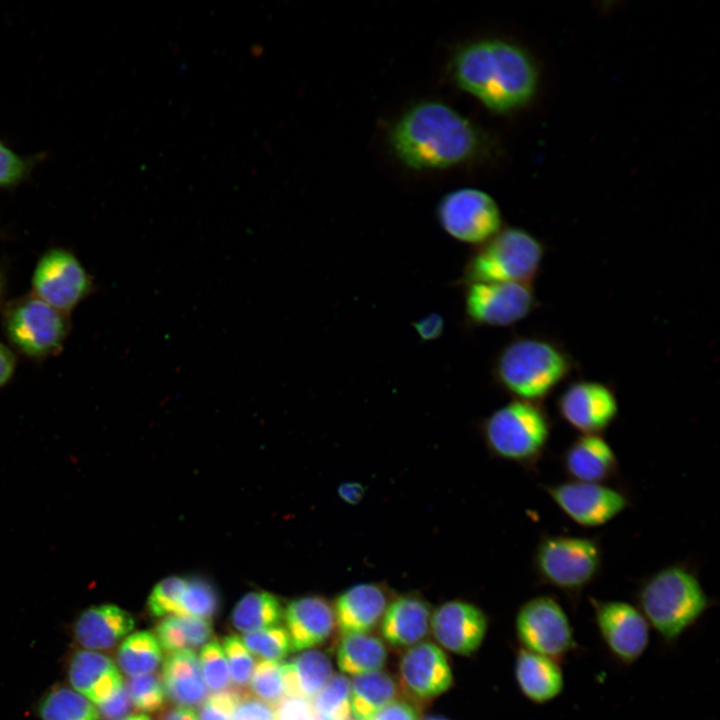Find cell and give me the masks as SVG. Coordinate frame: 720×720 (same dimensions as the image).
<instances>
[{
    "mask_svg": "<svg viewBox=\"0 0 720 720\" xmlns=\"http://www.w3.org/2000/svg\"><path fill=\"white\" fill-rule=\"evenodd\" d=\"M459 86L495 112H507L534 95L538 72L532 58L519 46L500 39L465 44L453 58Z\"/></svg>",
    "mask_w": 720,
    "mask_h": 720,
    "instance_id": "cell-1",
    "label": "cell"
},
{
    "mask_svg": "<svg viewBox=\"0 0 720 720\" xmlns=\"http://www.w3.org/2000/svg\"><path fill=\"white\" fill-rule=\"evenodd\" d=\"M390 144L406 166L442 169L474 157L481 137L476 127L452 107L426 101L411 107L395 123Z\"/></svg>",
    "mask_w": 720,
    "mask_h": 720,
    "instance_id": "cell-2",
    "label": "cell"
},
{
    "mask_svg": "<svg viewBox=\"0 0 720 720\" xmlns=\"http://www.w3.org/2000/svg\"><path fill=\"white\" fill-rule=\"evenodd\" d=\"M635 601L665 647L674 646L712 606L698 576L680 564L663 567L642 580Z\"/></svg>",
    "mask_w": 720,
    "mask_h": 720,
    "instance_id": "cell-3",
    "label": "cell"
},
{
    "mask_svg": "<svg viewBox=\"0 0 720 720\" xmlns=\"http://www.w3.org/2000/svg\"><path fill=\"white\" fill-rule=\"evenodd\" d=\"M573 369V359L558 343L518 336L498 351L491 372L496 384L515 399L540 403Z\"/></svg>",
    "mask_w": 720,
    "mask_h": 720,
    "instance_id": "cell-4",
    "label": "cell"
},
{
    "mask_svg": "<svg viewBox=\"0 0 720 720\" xmlns=\"http://www.w3.org/2000/svg\"><path fill=\"white\" fill-rule=\"evenodd\" d=\"M545 247L530 232L519 227L501 228L475 246L466 259L456 285L474 282L532 284L541 270Z\"/></svg>",
    "mask_w": 720,
    "mask_h": 720,
    "instance_id": "cell-5",
    "label": "cell"
},
{
    "mask_svg": "<svg viewBox=\"0 0 720 720\" xmlns=\"http://www.w3.org/2000/svg\"><path fill=\"white\" fill-rule=\"evenodd\" d=\"M602 563V549L595 539L570 535L542 537L533 557L538 580L574 604L598 577Z\"/></svg>",
    "mask_w": 720,
    "mask_h": 720,
    "instance_id": "cell-6",
    "label": "cell"
},
{
    "mask_svg": "<svg viewBox=\"0 0 720 720\" xmlns=\"http://www.w3.org/2000/svg\"><path fill=\"white\" fill-rule=\"evenodd\" d=\"M483 432L496 456L531 466L547 447L551 422L539 402L514 399L488 416Z\"/></svg>",
    "mask_w": 720,
    "mask_h": 720,
    "instance_id": "cell-7",
    "label": "cell"
},
{
    "mask_svg": "<svg viewBox=\"0 0 720 720\" xmlns=\"http://www.w3.org/2000/svg\"><path fill=\"white\" fill-rule=\"evenodd\" d=\"M3 328L17 351L32 359H44L62 349L71 324L68 314L31 294L6 306Z\"/></svg>",
    "mask_w": 720,
    "mask_h": 720,
    "instance_id": "cell-8",
    "label": "cell"
},
{
    "mask_svg": "<svg viewBox=\"0 0 720 720\" xmlns=\"http://www.w3.org/2000/svg\"><path fill=\"white\" fill-rule=\"evenodd\" d=\"M515 632L521 648L560 663L580 649L565 609L550 595H537L519 607Z\"/></svg>",
    "mask_w": 720,
    "mask_h": 720,
    "instance_id": "cell-9",
    "label": "cell"
},
{
    "mask_svg": "<svg viewBox=\"0 0 720 720\" xmlns=\"http://www.w3.org/2000/svg\"><path fill=\"white\" fill-rule=\"evenodd\" d=\"M462 287L465 317L471 326H510L526 318L537 306L532 284L474 282Z\"/></svg>",
    "mask_w": 720,
    "mask_h": 720,
    "instance_id": "cell-10",
    "label": "cell"
},
{
    "mask_svg": "<svg viewBox=\"0 0 720 720\" xmlns=\"http://www.w3.org/2000/svg\"><path fill=\"white\" fill-rule=\"evenodd\" d=\"M590 603L599 637L610 657L624 667L635 664L650 642V626L641 611L621 600L590 598Z\"/></svg>",
    "mask_w": 720,
    "mask_h": 720,
    "instance_id": "cell-11",
    "label": "cell"
},
{
    "mask_svg": "<svg viewBox=\"0 0 720 720\" xmlns=\"http://www.w3.org/2000/svg\"><path fill=\"white\" fill-rule=\"evenodd\" d=\"M32 294L68 314L93 290V280L80 260L64 248H51L39 258L31 279Z\"/></svg>",
    "mask_w": 720,
    "mask_h": 720,
    "instance_id": "cell-12",
    "label": "cell"
},
{
    "mask_svg": "<svg viewBox=\"0 0 720 720\" xmlns=\"http://www.w3.org/2000/svg\"><path fill=\"white\" fill-rule=\"evenodd\" d=\"M442 229L453 239L478 246L502 228L500 209L486 192L461 188L447 193L437 207Z\"/></svg>",
    "mask_w": 720,
    "mask_h": 720,
    "instance_id": "cell-13",
    "label": "cell"
},
{
    "mask_svg": "<svg viewBox=\"0 0 720 720\" xmlns=\"http://www.w3.org/2000/svg\"><path fill=\"white\" fill-rule=\"evenodd\" d=\"M543 488L568 518L583 527L605 525L629 505L622 491L604 483L570 480Z\"/></svg>",
    "mask_w": 720,
    "mask_h": 720,
    "instance_id": "cell-14",
    "label": "cell"
},
{
    "mask_svg": "<svg viewBox=\"0 0 720 720\" xmlns=\"http://www.w3.org/2000/svg\"><path fill=\"white\" fill-rule=\"evenodd\" d=\"M557 410L563 420L581 434H600L614 422L619 406L608 385L580 380L564 389L558 397Z\"/></svg>",
    "mask_w": 720,
    "mask_h": 720,
    "instance_id": "cell-15",
    "label": "cell"
},
{
    "mask_svg": "<svg viewBox=\"0 0 720 720\" xmlns=\"http://www.w3.org/2000/svg\"><path fill=\"white\" fill-rule=\"evenodd\" d=\"M430 626L435 639L447 650L468 656L477 651L488 630V618L476 605L451 600L431 614Z\"/></svg>",
    "mask_w": 720,
    "mask_h": 720,
    "instance_id": "cell-16",
    "label": "cell"
},
{
    "mask_svg": "<svg viewBox=\"0 0 720 720\" xmlns=\"http://www.w3.org/2000/svg\"><path fill=\"white\" fill-rule=\"evenodd\" d=\"M399 671L405 689L420 699L439 696L453 683L452 670L444 651L427 641L405 651Z\"/></svg>",
    "mask_w": 720,
    "mask_h": 720,
    "instance_id": "cell-17",
    "label": "cell"
},
{
    "mask_svg": "<svg viewBox=\"0 0 720 720\" xmlns=\"http://www.w3.org/2000/svg\"><path fill=\"white\" fill-rule=\"evenodd\" d=\"M283 618L291 651L308 650L322 644L336 624L333 607L320 596H305L291 601Z\"/></svg>",
    "mask_w": 720,
    "mask_h": 720,
    "instance_id": "cell-18",
    "label": "cell"
},
{
    "mask_svg": "<svg viewBox=\"0 0 720 720\" xmlns=\"http://www.w3.org/2000/svg\"><path fill=\"white\" fill-rule=\"evenodd\" d=\"M562 466L573 481L604 483L618 472V459L600 434H581L564 451Z\"/></svg>",
    "mask_w": 720,
    "mask_h": 720,
    "instance_id": "cell-19",
    "label": "cell"
},
{
    "mask_svg": "<svg viewBox=\"0 0 720 720\" xmlns=\"http://www.w3.org/2000/svg\"><path fill=\"white\" fill-rule=\"evenodd\" d=\"M68 677L76 692L97 705L124 686L122 674L112 659L90 650H79L72 656Z\"/></svg>",
    "mask_w": 720,
    "mask_h": 720,
    "instance_id": "cell-20",
    "label": "cell"
},
{
    "mask_svg": "<svg viewBox=\"0 0 720 720\" xmlns=\"http://www.w3.org/2000/svg\"><path fill=\"white\" fill-rule=\"evenodd\" d=\"M383 588L375 583H359L347 588L336 599L335 622L341 634L367 633L381 621L387 607Z\"/></svg>",
    "mask_w": 720,
    "mask_h": 720,
    "instance_id": "cell-21",
    "label": "cell"
},
{
    "mask_svg": "<svg viewBox=\"0 0 720 720\" xmlns=\"http://www.w3.org/2000/svg\"><path fill=\"white\" fill-rule=\"evenodd\" d=\"M562 663L520 648L515 657L514 675L521 694L536 705L558 698L565 688Z\"/></svg>",
    "mask_w": 720,
    "mask_h": 720,
    "instance_id": "cell-22",
    "label": "cell"
},
{
    "mask_svg": "<svg viewBox=\"0 0 720 720\" xmlns=\"http://www.w3.org/2000/svg\"><path fill=\"white\" fill-rule=\"evenodd\" d=\"M130 613L114 604H102L86 609L75 622L77 642L90 650L114 647L134 628Z\"/></svg>",
    "mask_w": 720,
    "mask_h": 720,
    "instance_id": "cell-23",
    "label": "cell"
},
{
    "mask_svg": "<svg viewBox=\"0 0 720 720\" xmlns=\"http://www.w3.org/2000/svg\"><path fill=\"white\" fill-rule=\"evenodd\" d=\"M430 620V607L425 600L403 595L387 605L380 621V631L392 646H413L427 635Z\"/></svg>",
    "mask_w": 720,
    "mask_h": 720,
    "instance_id": "cell-24",
    "label": "cell"
},
{
    "mask_svg": "<svg viewBox=\"0 0 720 720\" xmlns=\"http://www.w3.org/2000/svg\"><path fill=\"white\" fill-rule=\"evenodd\" d=\"M162 682L166 697L177 705L196 706L207 698L199 660L191 650L167 655L163 663Z\"/></svg>",
    "mask_w": 720,
    "mask_h": 720,
    "instance_id": "cell-25",
    "label": "cell"
},
{
    "mask_svg": "<svg viewBox=\"0 0 720 720\" xmlns=\"http://www.w3.org/2000/svg\"><path fill=\"white\" fill-rule=\"evenodd\" d=\"M285 696L304 701L313 700L333 676L327 655L308 649L289 662L282 663Z\"/></svg>",
    "mask_w": 720,
    "mask_h": 720,
    "instance_id": "cell-26",
    "label": "cell"
},
{
    "mask_svg": "<svg viewBox=\"0 0 720 720\" xmlns=\"http://www.w3.org/2000/svg\"><path fill=\"white\" fill-rule=\"evenodd\" d=\"M396 685L393 678L381 670L358 676L351 681V718L374 720L394 701Z\"/></svg>",
    "mask_w": 720,
    "mask_h": 720,
    "instance_id": "cell-27",
    "label": "cell"
},
{
    "mask_svg": "<svg viewBox=\"0 0 720 720\" xmlns=\"http://www.w3.org/2000/svg\"><path fill=\"white\" fill-rule=\"evenodd\" d=\"M386 659L383 642L368 633L344 635L337 649L339 669L353 676L381 670Z\"/></svg>",
    "mask_w": 720,
    "mask_h": 720,
    "instance_id": "cell-28",
    "label": "cell"
},
{
    "mask_svg": "<svg viewBox=\"0 0 720 720\" xmlns=\"http://www.w3.org/2000/svg\"><path fill=\"white\" fill-rule=\"evenodd\" d=\"M155 632L161 649L173 653L204 646L213 635V627L208 619L172 615L163 619Z\"/></svg>",
    "mask_w": 720,
    "mask_h": 720,
    "instance_id": "cell-29",
    "label": "cell"
},
{
    "mask_svg": "<svg viewBox=\"0 0 720 720\" xmlns=\"http://www.w3.org/2000/svg\"><path fill=\"white\" fill-rule=\"evenodd\" d=\"M283 616L282 606L273 594L253 591L237 602L231 613V623L236 630L249 633L277 626Z\"/></svg>",
    "mask_w": 720,
    "mask_h": 720,
    "instance_id": "cell-30",
    "label": "cell"
},
{
    "mask_svg": "<svg viewBox=\"0 0 720 720\" xmlns=\"http://www.w3.org/2000/svg\"><path fill=\"white\" fill-rule=\"evenodd\" d=\"M162 649L152 633L139 631L126 637L117 652L120 669L130 677L155 671L162 661Z\"/></svg>",
    "mask_w": 720,
    "mask_h": 720,
    "instance_id": "cell-31",
    "label": "cell"
},
{
    "mask_svg": "<svg viewBox=\"0 0 720 720\" xmlns=\"http://www.w3.org/2000/svg\"><path fill=\"white\" fill-rule=\"evenodd\" d=\"M43 720H101L98 709L85 697L67 687H56L42 699Z\"/></svg>",
    "mask_w": 720,
    "mask_h": 720,
    "instance_id": "cell-32",
    "label": "cell"
},
{
    "mask_svg": "<svg viewBox=\"0 0 720 720\" xmlns=\"http://www.w3.org/2000/svg\"><path fill=\"white\" fill-rule=\"evenodd\" d=\"M351 681L333 675L314 700V709L322 720H348L351 717Z\"/></svg>",
    "mask_w": 720,
    "mask_h": 720,
    "instance_id": "cell-33",
    "label": "cell"
},
{
    "mask_svg": "<svg viewBox=\"0 0 720 720\" xmlns=\"http://www.w3.org/2000/svg\"><path fill=\"white\" fill-rule=\"evenodd\" d=\"M219 609L220 597L212 584L202 578H187L176 615L209 620Z\"/></svg>",
    "mask_w": 720,
    "mask_h": 720,
    "instance_id": "cell-34",
    "label": "cell"
},
{
    "mask_svg": "<svg viewBox=\"0 0 720 720\" xmlns=\"http://www.w3.org/2000/svg\"><path fill=\"white\" fill-rule=\"evenodd\" d=\"M282 663L275 660L257 662L250 679L251 691L257 699L277 707L285 697Z\"/></svg>",
    "mask_w": 720,
    "mask_h": 720,
    "instance_id": "cell-35",
    "label": "cell"
},
{
    "mask_svg": "<svg viewBox=\"0 0 720 720\" xmlns=\"http://www.w3.org/2000/svg\"><path fill=\"white\" fill-rule=\"evenodd\" d=\"M241 640L245 647L263 660L279 661L291 651L289 635L281 626L246 633Z\"/></svg>",
    "mask_w": 720,
    "mask_h": 720,
    "instance_id": "cell-36",
    "label": "cell"
},
{
    "mask_svg": "<svg viewBox=\"0 0 720 720\" xmlns=\"http://www.w3.org/2000/svg\"><path fill=\"white\" fill-rule=\"evenodd\" d=\"M127 691L132 705L142 712L160 711L166 703V693L162 678L157 673L130 677Z\"/></svg>",
    "mask_w": 720,
    "mask_h": 720,
    "instance_id": "cell-37",
    "label": "cell"
},
{
    "mask_svg": "<svg viewBox=\"0 0 720 720\" xmlns=\"http://www.w3.org/2000/svg\"><path fill=\"white\" fill-rule=\"evenodd\" d=\"M199 664L206 687L214 693L228 689L229 667L223 648L217 640L209 641L202 647Z\"/></svg>",
    "mask_w": 720,
    "mask_h": 720,
    "instance_id": "cell-38",
    "label": "cell"
},
{
    "mask_svg": "<svg viewBox=\"0 0 720 720\" xmlns=\"http://www.w3.org/2000/svg\"><path fill=\"white\" fill-rule=\"evenodd\" d=\"M186 583L187 578L179 576L166 577L157 583L147 601L150 615L156 618L176 615Z\"/></svg>",
    "mask_w": 720,
    "mask_h": 720,
    "instance_id": "cell-39",
    "label": "cell"
},
{
    "mask_svg": "<svg viewBox=\"0 0 720 720\" xmlns=\"http://www.w3.org/2000/svg\"><path fill=\"white\" fill-rule=\"evenodd\" d=\"M223 648L229 667L230 678L236 690L246 688L254 669V658L236 635H229L223 639Z\"/></svg>",
    "mask_w": 720,
    "mask_h": 720,
    "instance_id": "cell-40",
    "label": "cell"
},
{
    "mask_svg": "<svg viewBox=\"0 0 720 720\" xmlns=\"http://www.w3.org/2000/svg\"><path fill=\"white\" fill-rule=\"evenodd\" d=\"M243 694L238 690H225L207 697L200 708V720H232Z\"/></svg>",
    "mask_w": 720,
    "mask_h": 720,
    "instance_id": "cell-41",
    "label": "cell"
},
{
    "mask_svg": "<svg viewBox=\"0 0 720 720\" xmlns=\"http://www.w3.org/2000/svg\"><path fill=\"white\" fill-rule=\"evenodd\" d=\"M32 167L31 160L18 155L0 140V187H11L22 182Z\"/></svg>",
    "mask_w": 720,
    "mask_h": 720,
    "instance_id": "cell-42",
    "label": "cell"
},
{
    "mask_svg": "<svg viewBox=\"0 0 720 720\" xmlns=\"http://www.w3.org/2000/svg\"><path fill=\"white\" fill-rule=\"evenodd\" d=\"M232 720H275V710L265 702L243 694Z\"/></svg>",
    "mask_w": 720,
    "mask_h": 720,
    "instance_id": "cell-43",
    "label": "cell"
},
{
    "mask_svg": "<svg viewBox=\"0 0 720 720\" xmlns=\"http://www.w3.org/2000/svg\"><path fill=\"white\" fill-rule=\"evenodd\" d=\"M129 693L123 686L116 694L98 705L100 718L103 720H121L132 711Z\"/></svg>",
    "mask_w": 720,
    "mask_h": 720,
    "instance_id": "cell-44",
    "label": "cell"
},
{
    "mask_svg": "<svg viewBox=\"0 0 720 720\" xmlns=\"http://www.w3.org/2000/svg\"><path fill=\"white\" fill-rule=\"evenodd\" d=\"M318 717L308 701L284 698L275 709V720H315Z\"/></svg>",
    "mask_w": 720,
    "mask_h": 720,
    "instance_id": "cell-45",
    "label": "cell"
},
{
    "mask_svg": "<svg viewBox=\"0 0 720 720\" xmlns=\"http://www.w3.org/2000/svg\"><path fill=\"white\" fill-rule=\"evenodd\" d=\"M412 326L422 341L429 342L442 335L445 321L442 315L432 312L415 321Z\"/></svg>",
    "mask_w": 720,
    "mask_h": 720,
    "instance_id": "cell-46",
    "label": "cell"
},
{
    "mask_svg": "<svg viewBox=\"0 0 720 720\" xmlns=\"http://www.w3.org/2000/svg\"><path fill=\"white\" fill-rule=\"evenodd\" d=\"M374 720H417V712L406 702L393 701Z\"/></svg>",
    "mask_w": 720,
    "mask_h": 720,
    "instance_id": "cell-47",
    "label": "cell"
},
{
    "mask_svg": "<svg viewBox=\"0 0 720 720\" xmlns=\"http://www.w3.org/2000/svg\"><path fill=\"white\" fill-rule=\"evenodd\" d=\"M17 367L15 353L0 342V387L6 385L14 376Z\"/></svg>",
    "mask_w": 720,
    "mask_h": 720,
    "instance_id": "cell-48",
    "label": "cell"
},
{
    "mask_svg": "<svg viewBox=\"0 0 720 720\" xmlns=\"http://www.w3.org/2000/svg\"><path fill=\"white\" fill-rule=\"evenodd\" d=\"M365 494L364 486L355 481L343 482L338 487L339 497L347 504H358Z\"/></svg>",
    "mask_w": 720,
    "mask_h": 720,
    "instance_id": "cell-49",
    "label": "cell"
},
{
    "mask_svg": "<svg viewBox=\"0 0 720 720\" xmlns=\"http://www.w3.org/2000/svg\"><path fill=\"white\" fill-rule=\"evenodd\" d=\"M159 720H198V716L191 707L180 706L164 712Z\"/></svg>",
    "mask_w": 720,
    "mask_h": 720,
    "instance_id": "cell-50",
    "label": "cell"
},
{
    "mask_svg": "<svg viewBox=\"0 0 720 720\" xmlns=\"http://www.w3.org/2000/svg\"><path fill=\"white\" fill-rule=\"evenodd\" d=\"M4 296H5V277L2 273V271L0 270V306L3 303Z\"/></svg>",
    "mask_w": 720,
    "mask_h": 720,
    "instance_id": "cell-51",
    "label": "cell"
},
{
    "mask_svg": "<svg viewBox=\"0 0 720 720\" xmlns=\"http://www.w3.org/2000/svg\"><path fill=\"white\" fill-rule=\"evenodd\" d=\"M121 720H151V719L149 716H147L145 714H133V715L126 716Z\"/></svg>",
    "mask_w": 720,
    "mask_h": 720,
    "instance_id": "cell-52",
    "label": "cell"
},
{
    "mask_svg": "<svg viewBox=\"0 0 720 720\" xmlns=\"http://www.w3.org/2000/svg\"><path fill=\"white\" fill-rule=\"evenodd\" d=\"M423 720H449V719H446V718L440 717V716H430V717H427V718H425V719H423Z\"/></svg>",
    "mask_w": 720,
    "mask_h": 720,
    "instance_id": "cell-53",
    "label": "cell"
}]
</instances>
